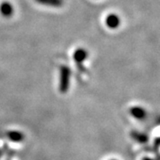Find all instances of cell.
<instances>
[{"label": "cell", "mask_w": 160, "mask_h": 160, "mask_svg": "<svg viewBox=\"0 0 160 160\" xmlns=\"http://www.w3.org/2000/svg\"><path fill=\"white\" fill-rule=\"evenodd\" d=\"M87 57H88V52L84 48H78L74 52L73 59H74L75 62L78 66V69L82 70V71L84 70L83 63L87 59Z\"/></svg>", "instance_id": "obj_2"}, {"label": "cell", "mask_w": 160, "mask_h": 160, "mask_svg": "<svg viewBox=\"0 0 160 160\" xmlns=\"http://www.w3.org/2000/svg\"><path fill=\"white\" fill-rule=\"evenodd\" d=\"M130 114L138 120H144L147 118V111L139 106L132 107L130 109Z\"/></svg>", "instance_id": "obj_4"}, {"label": "cell", "mask_w": 160, "mask_h": 160, "mask_svg": "<svg viewBox=\"0 0 160 160\" xmlns=\"http://www.w3.org/2000/svg\"><path fill=\"white\" fill-rule=\"evenodd\" d=\"M111 160H116V159H111Z\"/></svg>", "instance_id": "obj_10"}, {"label": "cell", "mask_w": 160, "mask_h": 160, "mask_svg": "<svg viewBox=\"0 0 160 160\" xmlns=\"http://www.w3.org/2000/svg\"><path fill=\"white\" fill-rule=\"evenodd\" d=\"M142 160H155L153 158H144Z\"/></svg>", "instance_id": "obj_9"}, {"label": "cell", "mask_w": 160, "mask_h": 160, "mask_svg": "<svg viewBox=\"0 0 160 160\" xmlns=\"http://www.w3.org/2000/svg\"><path fill=\"white\" fill-rule=\"evenodd\" d=\"M7 136H8L10 141L14 142H20L23 141V138H24L22 133L18 131L9 132L7 133Z\"/></svg>", "instance_id": "obj_8"}, {"label": "cell", "mask_w": 160, "mask_h": 160, "mask_svg": "<svg viewBox=\"0 0 160 160\" xmlns=\"http://www.w3.org/2000/svg\"><path fill=\"white\" fill-rule=\"evenodd\" d=\"M70 77H71L70 68L67 65H62L60 68V85H59V89L62 93H65L69 90Z\"/></svg>", "instance_id": "obj_1"}, {"label": "cell", "mask_w": 160, "mask_h": 160, "mask_svg": "<svg viewBox=\"0 0 160 160\" xmlns=\"http://www.w3.org/2000/svg\"><path fill=\"white\" fill-rule=\"evenodd\" d=\"M131 136L134 141H136L140 143H145L148 142V136L146 133H143L141 132L132 131L131 133Z\"/></svg>", "instance_id": "obj_7"}, {"label": "cell", "mask_w": 160, "mask_h": 160, "mask_svg": "<svg viewBox=\"0 0 160 160\" xmlns=\"http://www.w3.org/2000/svg\"><path fill=\"white\" fill-rule=\"evenodd\" d=\"M106 25L109 29H117L118 28L120 25V19L119 17L115 14V13H111L109 14L107 18H106Z\"/></svg>", "instance_id": "obj_5"}, {"label": "cell", "mask_w": 160, "mask_h": 160, "mask_svg": "<svg viewBox=\"0 0 160 160\" xmlns=\"http://www.w3.org/2000/svg\"><path fill=\"white\" fill-rule=\"evenodd\" d=\"M0 13L2 16L6 18H10L14 13V8L9 2H3L0 5Z\"/></svg>", "instance_id": "obj_3"}, {"label": "cell", "mask_w": 160, "mask_h": 160, "mask_svg": "<svg viewBox=\"0 0 160 160\" xmlns=\"http://www.w3.org/2000/svg\"><path fill=\"white\" fill-rule=\"evenodd\" d=\"M35 1L39 5L52 7V8H60L64 5V0H35Z\"/></svg>", "instance_id": "obj_6"}]
</instances>
